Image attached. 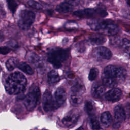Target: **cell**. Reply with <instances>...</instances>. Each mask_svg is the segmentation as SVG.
<instances>
[{"mask_svg":"<svg viewBox=\"0 0 130 130\" xmlns=\"http://www.w3.org/2000/svg\"><path fill=\"white\" fill-rule=\"evenodd\" d=\"M27 81L25 76L19 72L9 75L5 81L6 91L10 94H17L24 90Z\"/></svg>","mask_w":130,"mask_h":130,"instance_id":"obj_1","label":"cell"},{"mask_svg":"<svg viewBox=\"0 0 130 130\" xmlns=\"http://www.w3.org/2000/svg\"><path fill=\"white\" fill-rule=\"evenodd\" d=\"M88 24L92 30L102 35L113 36L119 31L118 26L111 20H91Z\"/></svg>","mask_w":130,"mask_h":130,"instance_id":"obj_2","label":"cell"},{"mask_svg":"<svg viewBox=\"0 0 130 130\" xmlns=\"http://www.w3.org/2000/svg\"><path fill=\"white\" fill-rule=\"evenodd\" d=\"M69 57V51L61 48L51 49L48 53V60L55 68H59Z\"/></svg>","mask_w":130,"mask_h":130,"instance_id":"obj_3","label":"cell"},{"mask_svg":"<svg viewBox=\"0 0 130 130\" xmlns=\"http://www.w3.org/2000/svg\"><path fill=\"white\" fill-rule=\"evenodd\" d=\"M35 18V14L31 11L22 10L19 15L18 25L22 30H27L33 23Z\"/></svg>","mask_w":130,"mask_h":130,"instance_id":"obj_4","label":"cell"},{"mask_svg":"<svg viewBox=\"0 0 130 130\" xmlns=\"http://www.w3.org/2000/svg\"><path fill=\"white\" fill-rule=\"evenodd\" d=\"M40 97V92L38 87L36 86L30 89L29 92L24 99V104L26 109L32 111L36 107Z\"/></svg>","mask_w":130,"mask_h":130,"instance_id":"obj_5","label":"cell"},{"mask_svg":"<svg viewBox=\"0 0 130 130\" xmlns=\"http://www.w3.org/2000/svg\"><path fill=\"white\" fill-rule=\"evenodd\" d=\"M104 73L116 79L118 82L124 81L127 75L124 69L115 65H109L106 67Z\"/></svg>","mask_w":130,"mask_h":130,"instance_id":"obj_6","label":"cell"},{"mask_svg":"<svg viewBox=\"0 0 130 130\" xmlns=\"http://www.w3.org/2000/svg\"><path fill=\"white\" fill-rule=\"evenodd\" d=\"M106 11L102 8L85 9L82 10L76 11L74 15L82 18H95L98 17H103L107 15Z\"/></svg>","mask_w":130,"mask_h":130,"instance_id":"obj_7","label":"cell"},{"mask_svg":"<svg viewBox=\"0 0 130 130\" xmlns=\"http://www.w3.org/2000/svg\"><path fill=\"white\" fill-rule=\"evenodd\" d=\"M80 112L77 109H73L68 112L62 119V123L66 126H71L76 124L80 117Z\"/></svg>","mask_w":130,"mask_h":130,"instance_id":"obj_8","label":"cell"},{"mask_svg":"<svg viewBox=\"0 0 130 130\" xmlns=\"http://www.w3.org/2000/svg\"><path fill=\"white\" fill-rule=\"evenodd\" d=\"M114 113L115 122L113 124V127L118 128L120 126L121 123L125 120L126 113L123 107L120 105H117L114 108Z\"/></svg>","mask_w":130,"mask_h":130,"instance_id":"obj_9","label":"cell"},{"mask_svg":"<svg viewBox=\"0 0 130 130\" xmlns=\"http://www.w3.org/2000/svg\"><path fill=\"white\" fill-rule=\"evenodd\" d=\"M94 58L98 60L109 59L112 55L111 51L106 47L100 46L94 48L92 51Z\"/></svg>","mask_w":130,"mask_h":130,"instance_id":"obj_10","label":"cell"},{"mask_svg":"<svg viewBox=\"0 0 130 130\" xmlns=\"http://www.w3.org/2000/svg\"><path fill=\"white\" fill-rule=\"evenodd\" d=\"M43 107L46 112H50L56 109L54 101L50 92L46 91L43 97Z\"/></svg>","mask_w":130,"mask_h":130,"instance_id":"obj_11","label":"cell"},{"mask_svg":"<svg viewBox=\"0 0 130 130\" xmlns=\"http://www.w3.org/2000/svg\"><path fill=\"white\" fill-rule=\"evenodd\" d=\"M67 94L64 88L62 87L58 88L54 93V103L56 109L62 106L66 101Z\"/></svg>","mask_w":130,"mask_h":130,"instance_id":"obj_12","label":"cell"},{"mask_svg":"<svg viewBox=\"0 0 130 130\" xmlns=\"http://www.w3.org/2000/svg\"><path fill=\"white\" fill-rule=\"evenodd\" d=\"M122 95L121 90L117 88H113L105 93V99L109 101L115 102L119 100Z\"/></svg>","mask_w":130,"mask_h":130,"instance_id":"obj_13","label":"cell"},{"mask_svg":"<svg viewBox=\"0 0 130 130\" xmlns=\"http://www.w3.org/2000/svg\"><path fill=\"white\" fill-rule=\"evenodd\" d=\"M106 88L104 85L95 83L91 88V94L96 98L102 97L105 93Z\"/></svg>","mask_w":130,"mask_h":130,"instance_id":"obj_14","label":"cell"},{"mask_svg":"<svg viewBox=\"0 0 130 130\" xmlns=\"http://www.w3.org/2000/svg\"><path fill=\"white\" fill-rule=\"evenodd\" d=\"M102 80L103 85L107 87L113 88L118 83L117 81L112 77L104 73L102 76Z\"/></svg>","mask_w":130,"mask_h":130,"instance_id":"obj_15","label":"cell"},{"mask_svg":"<svg viewBox=\"0 0 130 130\" xmlns=\"http://www.w3.org/2000/svg\"><path fill=\"white\" fill-rule=\"evenodd\" d=\"M73 9V5L66 2L58 5L56 8V10L60 13L65 14L71 12Z\"/></svg>","mask_w":130,"mask_h":130,"instance_id":"obj_16","label":"cell"},{"mask_svg":"<svg viewBox=\"0 0 130 130\" xmlns=\"http://www.w3.org/2000/svg\"><path fill=\"white\" fill-rule=\"evenodd\" d=\"M101 121L104 127H108L112 123V117L110 112L106 111L103 113L101 116Z\"/></svg>","mask_w":130,"mask_h":130,"instance_id":"obj_17","label":"cell"},{"mask_svg":"<svg viewBox=\"0 0 130 130\" xmlns=\"http://www.w3.org/2000/svg\"><path fill=\"white\" fill-rule=\"evenodd\" d=\"M89 42L93 45H101L106 41V39L101 35H94L89 38Z\"/></svg>","mask_w":130,"mask_h":130,"instance_id":"obj_18","label":"cell"},{"mask_svg":"<svg viewBox=\"0 0 130 130\" xmlns=\"http://www.w3.org/2000/svg\"><path fill=\"white\" fill-rule=\"evenodd\" d=\"M71 89L72 93L81 94L85 91V88L84 85L81 82V81H76L73 84Z\"/></svg>","mask_w":130,"mask_h":130,"instance_id":"obj_19","label":"cell"},{"mask_svg":"<svg viewBox=\"0 0 130 130\" xmlns=\"http://www.w3.org/2000/svg\"><path fill=\"white\" fill-rule=\"evenodd\" d=\"M48 82L50 84H53L58 82L60 80V77L55 70H51L48 74Z\"/></svg>","mask_w":130,"mask_h":130,"instance_id":"obj_20","label":"cell"},{"mask_svg":"<svg viewBox=\"0 0 130 130\" xmlns=\"http://www.w3.org/2000/svg\"><path fill=\"white\" fill-rule=\"evenodd\" d=\"M119 47L124 53L130 55V40L125 38L121 39Z\"/></svg>","mask_w":130,"mask_h":130,"instance_id":"obj_21","label":"cell"},{"mask_svg":"<svg viewBox=\"0 0 130 130\" xmlns=\"http://www.w3.org/2000/svg\"><path fill=\"white\" fill-rule=\"evenodd\" d=\"M28 60L33 66L36 67L40 66L42 64L41 59L39 56L35 53H31L29 55L28 57Z\"/></svg>","mask_w":130,"mask_h":130,"instance_id":"obj_22","label":"cell"},{"mask_svg":"<svg viewBox=\"0 0 130 130\" xmlns=\"http://www.w3.org/2000/svg\"><path fill=\"white\" fill-rule=\"evenodd\" d=\"M70 103L71 104L74 106H77L79 105L82 101V97L81 94L72 93L70 96Z\"/></svg>","mask_w":130,"mask_h":130,"instance_id":"obj_23","label":"cell"},{"mask_svg":"<svg viewBox=\"0 0 130 130\" xmlns=\"http://www.w3.org/2000/svg\"><path fill=\"white\" fill-rule=\"evenodd\" d=\"M17 68L28 75H32L34 73V71L31 67L26 62H22L19 63Z\"/></svg>","mask_w":130,"mask_h":130,"instance_id":"obj_24","label":"cell"},{"mask_svg":"<svg viewBox=\"0 0 130 130\" xmlns=\"http://www.w3.org/2000/svg\"><path fill=\"white\" fill-rule=\"evenodd\" d=\"M18 63V59L16 58L12 57L7 61L6 63V66L8 71H11L13 70L16 67H17Z\"/></svg>","mask_w":130,"mask_h":130,"instance_id":"obj_25","label":"cell"},{"mask_svg":"<svg viewBox=\"0 0 130 130\" xmlns=\"http://www.w3.org/2000/svg\"><path fill=\"white\" fill-rule=\"evenodd\" d=\"M85 110L89 115H93L95 111V106L93 103L90 101H87L85 103Z\"/></svg>","mask_w":130,"mask_h":130,"instance_id":"obj_26","label":"cell"},{"mask_svg":"<svg viewBox=\"0 0 130 130\" xmlns=\"http://www.w3.org/2000/svg\"><path fill=\"white\" fill-rule=\"evenodd\" d=\"M89 122H90V125L92 129H101L99 122L95 116H93V115H92V116L90 118Z\"/></svg>","mask_w":130,"mask_h":130,"instance_id":"obj_27","label":"cell"},{"mask_svg":"<svg viewBox=\"0 0 130 130\" xmlns=\"http://www.w3.org/2000/svg\"><path fill=\"white\" fill-rule=\"evenodd\" d=\"M98 70L95 68H92L90 69L89 75H88V79L90 81L94 80L97 76L98 75Z\"/></svg>","mask_w":130,"mask_h":130,"instance_id":"obj_28","label":"cell"},{"mask_svg":"<svg viewBox=\"0 0 130 130\" xmlns=\"http://www.w3.org/2000/svg\"><path fill=\"white\" fill-rule=\"evenodd\" d=\"M7 3L9 9L12 13H14L17 7L16 2L15 0H7Z\"/></svg>","mask_w":130,"mask_h":130,"instance_id":"obj_29","label":"cell"},{"mask_svg":"<svg viewBox=\"0 0 130 130\" xmlns=\"http://www.w3.org/2000/svg\"><path fill=\"white\" fill-rule=\"evenodd\" d=\"M27 4H28V5L29 6H30L31 7L35 9H37V10H40L41 9H42V6L38 2L34 1V0H29V1H28Z\"/></svg>","mask_w":130,"mask_h":130,"instance_id":"obj_30","label":"cell"},{"mask_svg":"<svg viewBox=\"0 0 130 130\" xmlns=\"http://www.w3.org/2000/svg\"><path fill=\"white\" fill-rule=\"evenodd\" d=\"M10 51V49L8 47H2L1 48V53L3 54H6Z\"/></svg>","mask_w":130,"mask_h":130,"instance_id":"obj_31","label":"cell"},{"mask_svg":"<svg viewBox=\"0 0 130 130\" xmlns=\"http://www.w3.org/2000/svg\"><path fill=\"white\" fill-rule=\"evenodd\" d=\"M81 0H66V2L72 4V5H77Z\"/></svg>","mask_w":130,"mask_h":130,"instance_id":"obj_32","label":"cell"},{"mask_svg":"<svg viewBox=\"0 0 130 130\" xmlns=\"http://www.w3.org/2000/svg\"><path fill=\"white\" fill-rule=\"evenodd\" d=\"M125 1L126 2L127 4H128V5L130 7V0H125Z\"/></svg>","mask_w":130,"mask_h":130,"instance_id":"obj_33","label":"cell"}]
</instances>
